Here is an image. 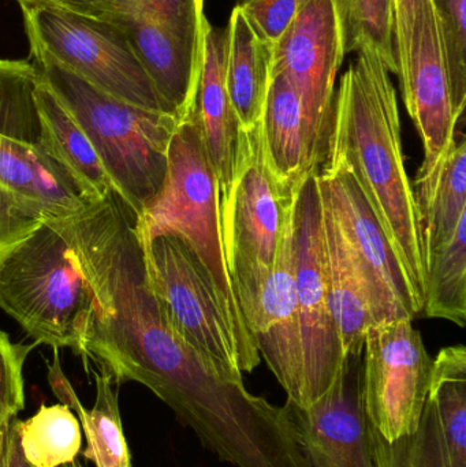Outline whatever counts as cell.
Here are the masks:
<instances>
[{"instance_id": "obj_22", "label": "cell", "mask_w": 466, "mask_h": 467, "mask_svg": "<svg viewBox=\"0 0 466 467\" xmlns=\"http://www.w3.org/2000/svg\"><path fill=\"white\" fill-rule=\"evenodd\" d=\"M262 119L271 172L285 192L295 191L314 170L306 161L300 99L281 71L273 73Z\"/></svg>"}, {"instance_id": "obj_15", "label": "cell", "mask_w": 466, "mask_h": 467, "mask_svg": "<svg viewBox=\"0 0 466 467\" xmlns=\"http://www.w3.org/2000/svg\"><path fill=\"white\" fill-rule=\"evenodd\" d=\"M298 189L287 211L273 271L254 304L243 313V318L257 351L286 391L287 400L301 406L303 343L295 293V208Z\"/></svg>"}, {"instance_id": "obj_4", "label": "cell", "mask_w": 466, "mask_h": 467, "mask_svg": "<svg viewBox=\"0 0 466 467\" xmlns=\"http://www.w3.org/2000/svg\"><path fill=\"white\" fill-rule=\"evenodd\" d=\"M0 309L37 345L70 348L88 370L92 296L70 244L52 222H44L0 265Z\"/></svg>"}, {"instance_id": "obj_2", "label": "cell", "mask_w": 466, "mask_h": 467, "mask_svg": "<svg viewBox=\"0 0 466 467\" xmlns=\"http://www.w3.org/2000/svg\"><path fill=\"white\" fill-rule=\"evenodd\" d=\"M145 235L174 234L193 250L210 277L240 351L243 372L259 365L260 354L246 327L227 268L218 178L208 159L199 120H181L170 141L163 188L137 222Z\"/></svg>"}, {"instance_id": "obj_17", "label": "cell", "mask_w": 466, "mask_h": 467, "mask_svg": "<svg viewBox=\"0 0 466 467\" xmlns=\"http://www.w3.org/2000/svg\"><path fill=\"white\" fill-rule=\"evenodd\" d=\"M224 48L226 30L216 29L208 22L193 112L202 129L208 159L218 178L221 204L232 191L240 137V125L224 81Z\"/></svg>"}, {"instance_id": "obj_7", "label": "cell", "mask_w": 466, "mask_h": 467, "mask_svg": "<svg viewBox=\"0 0 466 467\" xmlns=\"http://www.w3.org/2000/svg\"><path fill=\"white\" fill-rule=\"evenodd\" d=\"M262 118L254 128L240 129L232 191L221 204L227 268L243 315L273 271L287 211L301 185L285 192L274 178Z\"/></svg>"}, {"instance_id": "obj_12", "label": "cell", "mask_w": 466, "mask_h": 467, "mask_svg": "<svg viewBox=\"0 0 466 467\" xmlns=\"http://www.w3.org/2000/svg\"><path fill=\"white\" fill-rule=\"evenodd\" d=\"M412 321L405 317L375 324L364 337V410L388 441L418 431L429 400L434 359Z\"/></svg>"}, {"instance_id": "obj_32", "label": "cell", "mask_w": 466, "mask_h": 467, "mask_svg": "<svg viewBox=\"0 0 466 467\" xmlns=\"http://www.w3.org/2000/svg\"><path fill=\"white\" fill-rule=\"evenodd\" d=\"M44 222L32 208L0 186V265Z\"/></svg>"}, {"instance_id": "obj_21", "label": "cell", "mask_w": 466, "mask_h": 467, "mask_svg": "<svg viewBox=\"0 0 466 467\" xmlns=\"http://www.w3.org/2000/svg\"><path fill=\"white\" fill-rule=\"evenodd\" d=\"M96 380V400L93 408L82 405L60 367L57 348L48 364V383L60 403L67 405L76 413L82 432L87 439L85 460L95 467H131L130 451L126 443L118 405V386L109 373L100 369L93 372Z\"/></svg>"}, {"instance_id": "obj_25", "label": "cell", "mask_w": 466, "mask_h": 467, "mask_svg": "<svg viewBox=\"0 0 466 467\" xmlns=\"http://www.w3.org/2000/svg\"><path fill=\"white\" fill-rule=\"evenodd\" d=\"M429 398L434 403L451 467H466V348H442L434 359Z\"/></svg>"}, {"instance_id": "obj_13", "label": "cell", "mask_w": 466, "mask_h": 467, "mask_svg": "<svg viewBox=\"0 0 466 467\" xmlns=\"http://www.w3.org/2000/svg\"><path fill=\"white\" fill-rule=\"evenodd\" d=\"M320 197L330 208L368 285L375 324L421 315L401 261L355 177L342 166L317 172Z\"/></svg>"}, {"instance_id": "obj_29", "label": "cell", "mask_w": 466, "mask_h": 467, "mask_svg": "<svg viewBox=\"0 0 466 467\" xmlns=\"http://www.w3.org/2000/svg\"><path fill=\"white\" fill-rule=\"evenodd\" d=\"M440 16L443 51L454 104L464 115L466 104V0H434Z\"/></svg>"}, {"instance_id": "obj_5", "label": "cell", "mask_w": 466, "mask_h": 467, "mask_svg": "<svg viewBox=\"0 0 466 467\" xmlns=\"http://www.w3.org/2000/svg\"><path fill=\"white\" fill-rule=\"evenodd\" d=\"M38 77L30 59H0V186L54 222L100 200L57 158L36 101Z\"/></svg>"}, {"instance_id": "obj_11", "label": "cell", "mask_w": 466, "mask_h": 467, "mask_svg": "<svg viewBox=\"0 0 466 467\" xmlns=\"http://www.w3.org/2000/svg\"><path fill=\"white\" fill-rule=\"evenodd\" d=\"M317 172H309L301 183L295 208V293L304 365L300 408H308L330 389L345 358L326 282Z\"/></svg>"}, {"instance_id": "obj_3", "label": "cell", "mask_w": 466, "mask_h": 467, "mask_svg": "<svg viewBox=\"0 0 466 467\" xmlns=\"http://www.w3.org/2000/svg\"><path fill=\"white\" fill-rule=\"evenodd\" d=\"M36 66L89 140L115 192L140 215L163 188L180 120L118 100L59 66Z\"/></svg>"}, {"instance_id": "obj_14", "label": "cell", "mask_w": 466, "mask_h": 467, "mask_svg": "<svg viewBox=\"0 0 466 467\" xmlns=\"http://www.w3.org/2000/svg\"><path fill=\"white\" fill-rule=\"evenodd\" d=\"M311 467H377L363 402V351L345 354L336 380L308 408L284 406Z\"/></svg>"}, {"instance_id": "obj_31", "label": "cell", "mask_w": 466, "mask_h": 467, "mask_svg": "<svg viewBox=\"0 0 466 467\" xmlns=\"http://www.w3.org/2000/svg\"><path fill=\"white\" fill-rule=\"evenodd\" d=\"M308 2L309 0H240L238 7L245 14L254 32L274 47Z\"/></svg>"}, {"instance_id": "obj_26", "label": "cell", "mask_w": 466, "mask_h": 467, "mask_svg": "<svg viewBox=\"0 0 466 467\" xmlns=\"http://www.w3.org/2000/svg\"><path fill=\"white\" fill-rule=\"evenodd\" d=\"M421 315L459 327L466 321V218L454 235L426 258V293Z\"/></svg>"}, {"instance_id": "obj_27", "label": "cell", "mask_w": 466, "mask_h": 467, "mask_svg": "<svg viewBox=\"0 0 466 467\" xmlns=\"http://www.w3.org/2000/svg\"><path fill=\"white\" fill-rule=\"evenodd\" d=\"M337 7L345 54L369 49L397 76L394 0H337Z\"/></svg>"}, {"instance_id": "obj_6", "label": "cell", "mask_w": 466, "mask_h": 467, "mask_svg": "<svg viewBox=\"0 0 466 467\" xmlns=\"http://www.w3.org/2000/svg\"><path fill=\"white\" fill-rule=\"evenodd\" d=\"M21 10L33 63L59 66L118 100L172 115L117 22L51 5Z\"/></svg>"}, {"instance_id": "obj_37", "label": "cell", "mask_w": 466, "mask_h": 467, "mask_svg": "<svg viewBox=\"0 0 466 467\" xmlns=\"http://www.w3.org/2000/svg\"><path fill=\"white\" fill-rule=\"evenodd\" d=\"M3 467H5V463H3Z\"/></svg>"}, {"instance_id": "obj_28", "label": "cell", "mask_w": 466, "mask_h": 467, "mask_svg": "<svg viewBox=\"0 0 466 467\" xmlns=\"http://www.w3.org/2000/svg\"><path fill=\"white\" fill-rule=\"evenodd\" d=\"M368 431L377 467H451L437 410L430 398L420 425L412 435L388 441L369 422Z\"/></svg>"}, {"instance_id": "obj_34", "label": "cell", "mask_w": 466, "mask_h": 467, "mask_svg": "<svg viewBox=\"0 0 466 467\" xmlns=\"http://www.w3.org/2000/svg\"><path fill=\"white\" fill-rule=\"evenodd\" d=\"M19 5H51L71 13L98 19L114 21L122 13L129 0H16Z\"/></svg>"}, {"instance_id": "obj_33", "label": "cell", "mask_w": 466, "mask_h": 467, "mask_svg": "<svg viewBox=\"0 0 466 467\" xmlns=\"http://www.w3.org/2000/svg\"><path fill=\"white\" fill-rule=\"evenodd\" d=\"M426 0H394V21H396V49L399 62V79L407 68L410 38L418 16L423 10Z\"/></svg>"}, {"instance_id": "obj_30", "label": "cell", "mask_w": 466, "mask_h": 467, "mask_svg": "<svg viewBox=\"0 0 466 467\" xmlns=\"http://www.w3.org/2000/svg\"><path fill=\"white\" fill-rule=\"evenodd\" d=\"M37 343L11 342L0 329V430L25 408L24 367Z\"/></svg>"}, {"instance_id": "obj_20", "label": "cell", "mask_w": 466, "mask_h": 467, "mask_svg": "<svg viewBox=\"0 0 466 467\" xmlns=\"http://www.w3.org/2000/svg\"><path fill=\"white\" fill-rule=\"evenodd\" d=\"M273 78V47L263 40L238 5L226 27L224 81L238 125L254 128L263 117Z\"/></svg>"}, {"instance_id": "obj_36", "label": "cell", "mask_w": 466, "mask_h": 467, "mask_svg": "<svg viewBox=\"0 0 466 467\" xmlns=\"http://www.w3.org/2000/svg\"><path fill=\"white\" fill-rule=\"evenodd\" d=\"M62 467H84L81 462H79L78 460L74 461V462L68 463V465H65Z\"/></svg>"}, {"instance_id": "obj_1", "label": "cell", "mask_w": 466, "mask_h": 467, "mask_svg": "<svg viewBox=\"0 0 466 467\" xmlns=\"http://www.w3.org/2000/svg\"><path fill=\"white\" fill-rule=\"evenodd\" d=\"M325 164L345 167L355 177L423 312L426 263L415 192L405 166L399 99L390 70L369 49L357 52L336 90Z\"/></svg>"}, {"instance_id": "obj_8", "label": "cell", "mask_w": 466, "mask_h": 467, "mask_svg": "<svg viewBox=\"0 0 466 467\" xmlns=\"http://www.w3.org/2000/svg\"><path fill=\"white\" fill-rule=\"evenodd\" d=\"M139 234L150 288L172 331L222 376L243 380L237 342L192 247L174 234Z\"/></svg>"}, {"instance_id": "obj_24", "label": "cell", "mask_w": 466, "mask_h": 467, "mask_svg": "<svg viewBox=\"0 0 466 467\" xmlns=\"http://www.w3.org/2000/svg\"><path fill=\"white\" fill-rule=\"evenodd\" d=\"M16 428L19 450L29 467H62L77 461L81 452V424L65 403L41 405L30 419H16Z\"/></svg>"}, {"instance_id": "obj_16", "label": "cell", "mask_w": 466, "mask_h": 467, "mask_svg": "<svg viewBox=\"0 0 466 467\" xmlns=\"http://www.w3.org/2000/svg\"><path fill=\"white\" fill-rule=\"evenodd\" d=\"M399 84L408 114L423 142L424 161L418 172H424L440 159L462 118L454 104L434 0H426L413 27Z\"/></svg>"}, {"instance_id": "obj_18", "label": "cell", "mask_w": 466, "mask_h": 467, "mask_svg": "<svg viewBox=\"0 0 466 467\" xmlns=\"http://www.w3.org/2000/svg\"><path fill=\"white\" fill-rule=\"evenodd\" d=\"M419 226L426 258L456 233L466 218V137L457 129L431 169L418 172L415 183Z\"/></svg>"}, {"instance_id": "obj_10", "label": "cell", "mask_w": 466, "mask_h": 467, "mask_svg": "<svg viewBox=\"0 0 466 467\" xmlns=\"http://www.w3.org/2000/svg\"><path fill=\"white\" fill-rule=\"evenodd\" d=\"M345 55L337 0H309L273 47V73H284L300 99L309 170L327 158Z\"/></svg>"}, {"instance_id": "obj_35", "label": "cell", "mask_w": 466, "mask_h": 467, "mask_svg": "<svg viewBox=\"0 0 466 467\" xmlns=\"http://www.w3.org/2000/svg\"><path fill=\"white\" fill-rule=\"evenodd\" d=\"M5 430H7V425L0 430V467H3V463H5Z\"/></svg>"}, {"instance_id": "obj_19", "label": "cell", "mask_w": 466, "mask_h": 467, "mask_svg": "<svg viewBox=\"0 0 466 467\" xmlns=\"http://www.w3.org/2000/svg\"><path fill=\"white\" fill-rule=\"evenodd\" d=\"M320 202L326 282L334 318L344 353H361L367 329L375 326L368 285L330 208L322 197Z\"/></svg>"}, {"instance_id": "obj_23", "label": "cell", "mask_w": 466, "mask_h": 467, "mask_svg": "<svg viewBox=\"0 0 466 467\" xmlns=\"http://www.w3.org/2000/svg\"><path fill=\"white\" fill-rule=\"evenodd\" d=\"M35 96L57 158L96 200H103L109 192L115 191L114 185L89 140L41 73Z\"/></svg>"}, {"instance_id": "obj_9", "label": "cell", "mask_w": 466, "mask_h": 467, "mask_svg": "<svg viewBox=\"0 0 466 467\" xmlns=\"http://www.w3.org/2000/svg\"><path fill=\"white\" fill-rule=\"evenodd\" d=\"M205 0H129L117 22L178 120L194 107L204 57Z\"/></svg>"}]
</instances>
